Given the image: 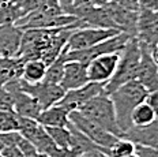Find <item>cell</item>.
I'll use <instances>...</instances> for the list:
<instances>
[{
    "label": "cell",
    "mask_w": 158,
    "mask_h": 157,
    "mask_svg": "<svg viewBox=\"0 0 158 157\" xmlns=\"http://www.w3.org/2000/svg\"><path fill=\"white\" fill-rule=\"evenodd\" d=\"M147 93L149 91L138 81H131V82L124 83L123 86L116 89L112 94H109L114 107V112H116L117 126L123 134H126L132 127L131 113L136 108V105L143 103Z\"/></svg>",
    "instance_id": "cell-1"
},
{
    "label": "cell",
    "mask_w": 158,
    "mask_h": 157,
    "mask_svg": "<svg viewBox=\"0 0 158 157\" xmlns=\"http://www.w3.org/2000/svg\"><path fill=\"white\" fill-rule=\"evenodd\" d=\"M140 62V47L136 37H131L126 44L124 49L120 53V60L116 67V71L112 75V78L105 83L104 93L112 94L116 89L123 86L124 83L136 81L138 67Z\"/></svg>",
    "instance_id": "cell-2"
},
{
    "label": "cell",
    "mask_w": 158,
    "mask_h": 157,
    "mask_svg": "<svg viewBox=\"0 0 158 157\" xmlns=\"http://www.w3.org/2000/svg\"><path fill=\"white\" fill-rule=\"evenodd\" d=\"M78 112L82 113L87 119H90L95 124H98L100 127H102L104 130L109 131L110 134L118 137V138H124V134L121 133V130L117 126L113 103L108 94L102 93L93 97L79 108Z\"/></svg>",
    "instance_id": "cell-3"
},
{
    "label": "cell",
    "mask_w": 158,
    "mask_h": 157,
    "mask_svg": "<svg viewBox=\"0 0 158 157\" xmlns=\"http://www.w3.org/2000/svg\"><path fill=\"white\" fill-rule=\"evenodd\" d=\"M131 38L130 34L127 33H117L113 37L108 38L100 44L94 45V47L86 48V49H79V51H65L64 48V59L65 62H79L82 64H87L95 57L102 56L106 53H120L124 49L126 44Z\"/></svg>",
    "instance_id": "cell-4"
},
{
    "label": "cell",
    "mask_w": 158,
    "mask_h": 157,
    "mask_svg": "<svg viewBox=\"0 0 158 157\" xmlns=\"http://www.w3.org/2000/svg\"><path fill=\"white\" fill-rule=\"evenodd\" d=\"M57 29H30L23 32L22 44L19 55L22 59L31 60V59H41L49 48L53 34Z\"/></svg>",
    "instance_id": "cell-5"
},
{
    "label": "cell",
    "mask_w": 158,
    "mask_h": 157,
    "mask_svg": "<svg viewBox=\"0 0 158 157\" xmlns=\"http://www.w3.org/2000/svg\"><path fill=\"white\" fill-rule=\"evenodd\" d=\"M70 123L79 133H82L86 138H89L93 143H95L100 148L109 149L114 143L117 142L118 137L110 134L109 131L104 130L102 127H100L98 124H95L94 122H91L90 119L85 117L82 113H79L78 111L70 113Z\"/></svg>",
    "instance_id": "cell-6"
},
{
    "label": "cell",
    "mask_w": 158,
    "mask_h": 157,
    "mask_svg": "<svg viewBox=\"0 0 158 157\" xmlns=\"http://www.w3.org/2000/svg\"><path fill=\"white\" fill-rule=\"evenodd\" d=\"M16 85H18V89L21 91H25V93L30 94L31 97H34L42 109L56 105L65 94V90L60 85L47 83L44 81L38 83H27L22 78H19L16 81Z\"/></svg>",
    "instance_id": "cell-7"
},
{
    "label": "cell",
    "mask_w": 158,
    "mask_h": 157,
    "mask_svg": "<svg viewBox=\"0 0 158 157\" xmlns=\"http://www.w3.org/2000/svg\"><path fill=\"white\" fill-rule=\"evenodd\" d=\"M120 33L116 29H100V28H82L74 30L65 45V51H79L94 47L108 38Z\"/></svg>",
    "instance_id": "cell-8"
},
{
    "label": "cell",
    "mask_w": 158,
    "mask_h": 157,
    "mask_svg": "<svg viewBox=\"0 0 158 157\" xmlns=\"http://www.w3.org/2000/svg\"><path fill=\"white\" fill-rule=\"evenodd\" d=\"M18 79H14V81H11V82L4 85V87L12 96L14 113L18 116H22V117H29V119L37 120L38 115L42 111V108L34 97H31L30 94L25 93V91H21L18 89V85H16V81Z\"/></svg>",
    "instance_id": "cell-9"
},
{
    "label": "cell",
    "mask_w": 158,
    "mask_h": 157,
    "mask_svg": "<svg viewBox=\"0 0 158 157\" xmlns=\"http://www.w3.org/2000/svg\"><path fill=\"white\" fill-rule=\"evenodd\" d=\"M121 53V52H120ZM120 53H106L95 57L87 64V78L89 82L106 83L116 71L120 60Z\"/></svg>",
    "instance_id": "cell-10"
},
{
    "label": "cell",
    "mask_w": 158,
    "mask_h": 157,
    "mask_svg": "<svg viewBox=\"0 0 158 157\" xmlns=\"http://www.w3.org/2000/svg\"><path fill=\"white\" fill-rule=\"evenodd\" d=\"M104 83H95V82H89L85 86L78 87V89L67 90L64 97L59 101V105H63L67 108L70 112L78 111L83 104H86L89 100L98 94L104 93Z\"/></svg>",
    "instance_id": "cell-11"
},
{
    "label": "cell",
    "mask_w": 158,
    "mask_h": 157,
    "mask_svg": "<svg viewBox=\"0 0 158 157\" xmlns=\"http://www.w3.org/2000/svg\"><path fill=\"white\" fill-rule=\"evenodd\" d=\"M140 47V62L138 67L136 81L147 91L158 90V66L151 57V49L139 44Z\"/></svg>",
    "instance_id": "cell-12"
},
{
    "label": "cell",
    "mask_w": 158,
    "mask_h": 157,
    "mask_svg": "<svg viewBox=\"0 0 158 157\" xmlns=\"http://www.w3.org/2000/svg\"><path fill=\"white\" fill-rule=\"evenodd\" d=\"M23 30L15 23L0 25V57H18Z\"/></svg>",
    "instance_id": "cell-13"
},
{
    "label": "cell",
    "mask_w": 158,
    "mask_h": 157,
    "mask_svg": "<svg viewBox=\"0 0 158 157\" xmlns=\"http://www.w3.org/2000/svg\"><path fill=\"white\" fill-rule=\"evenodd\" d=\"M89 83L87 78V66L79 62H65L64 64V74L60 86L67 91L72 89L85 86Z\"/></svg>",
    "instance_id": "cell-14"
},
{
    "label": "cell",
    "mask_w": 158,
    "mask_h": 157,
    "mask_svg": "<svg viewBox=\"0 0 158 157\" xmlns=\"http://www.w3.org/2000/svg\"><path fill=\"white\" fill-rule=\"evenodd\" d=\"M124 138L130 139L135 145L158 149V119L146 127H131L124 134Z\"/></svg>",
    "instance_id": "cell-15"
},
{
    "label": "cell",
    "mask_w": 158,
    "mask_h": 157,
    "mask_svg": "<svg viewBox=\"0 0 158 157\" xmlns=\"http://www.w3.org/2000/svg\"><path fill=\"white\" fill-rule=\"evenodd\" d=\"M70 111L63 105H52L42 109L37 117V122L44 127H68L70 126Z\"/></svg>",
    "instance_id": "cell-16"
},
{
    "label": "cell",
    "mask_w": 158,
    "mask_h": 157,
    "mask_svg": "<svg viewBox=\"0 0 158 157\" xmlns=\"http://www.w3.org/2000/svg\"><path fill=\"white\" fill-rule=\"evenodd\" d=\"M25 59L18 57H0V86L22 78Z\"/></svg>",
    "instance_id": "cell-17"
},
{
    "label": "cell",
    "mask_w": 158,
    "mask_h": 157,
    "mask_svg": "<svg viewBox=\"0 0 158 157\" xmlns=\"http://www.w3.org/2000/svg\"><path fill=\"white\" fill-rule=\"evenodd\" d=\"M27 141L34 145L38 155H48L52 157L55 155L56 150H57V146H56L53 143V141L51 139V137H49V134L47 133L45 127L41 126L40 123H38V127L35 129V131L33 133V135Z\"/></svg>",
    "instance_id": "cell-18"
},
{
    "label": "cell",
    "mask_w": 158,
    "mask_h": 157,
    "mask_svg": "<svg viewBox=\"0 0 158 157\" xmlns=\"http://www.w3.org/2000/svg\"><path fill=\"white\" fill-rule=\"evenodd\" d=\"M47 64L41 59H31L26 60L23 71H22V79L27 83H38L42 82L47 73Z\"/></svg>",
    "instance_id": "cell-19"
},
{
    "label": "cell",
    "mask_w": 158,
    "mask_h": 157,
    "mask_svg": "<svg viewBox=\"0 0 158 157\" xmlns=\"http://www.w3.org/2000/svg\"><path fill=\"white\" fill-rule=\"evenodd\" d=\"M157 120L154 112L146 103H140L131 113V124L132 127H146Z\"/></svg>",
    "instance_id": "cell-20"
},
{
    "label": "cell",
    "mask_w": 158,
    "mask_h": 157,
    "mask_svg": "<svg viewBox=\"0 0 158 157\" xmlns=\"http://www.w3.org/2000/svg\"><path fill=\"white\" fill-rule=\"evenodd\" d=\"M64 64H65V59H64V51H63L60 53V56L47 67L44 82L52 83V85H60L64 74Z\"/></svg>",
    "instance_id": "cell-21"
},
{
    "label": "cell",
    "mask_w": 158,
    "mask_h": 157,
    "mask_svg": "<svg viewBox=\"0 0 158 157\" xmlns=\"http://www.w3.org/2000/svg\"><path fill=\"white\" fill-rule=\"evenodd\" d=\"M47 133L49 134L53 143L60 149H70L71 148V131L68 127H45Z\"/></svg>",
    "instance_id": "cell-22"
},
{
    "label": "cell",
    "mask_w": 158,
    "mask_h": 157,
    "mask_svg": "<svg viewBox=\"0 0 158 157\" xmlns=\"http://www.w3.org/2000/svg\"><path fill=\"white\" fill-rule=\"evenodd\" d=\"M135 148H136V145L134 142H131L130 139L118 138L117 142L112 148L108 149L106 155L109 157H126L131 153H135Z\"/></svg>",
    "instance_id": "cell-23"
},
{
    "label": "cell",
    "mask_w": 158,
    "mask_h": 157,
    "mask_svg": "<svg viewBox=\"0 0 158 157\" xmlns=\"http://www.w3.org/2000/svg\"><path fill=\"white\" fill-rule=\"evenodd\" d=\"M19 120L18 115L8 111H0V133L18 131Z\"/></svg>",
    "instance_id": "cell-24"
},
{
    "label": "cell",
    "mask_w": 158,
    "mask_h": 157,
    "mask_svg": "<svg viewBox=\"0 0 158 157\" xmlns=\"http://www.w3.org/2000/svg\"><path fill=\"white\" fill-rule=\"evenodd\" d=\"M0 111L14 112V103H12L11 93L4 86H0Z\"/></svg>",
    "instance_id": "cell-25"
},
{
    "label": "cell",
    "mask_w": 158,
    "mask_h": 157,
    "mask_svg": "<svg viewBox=\"0 0 158 157\" xmlns=\"http://www.w3.org/2000/svg\"><path fill=\"white\" fill-rule=\"evenodd\" d=\"M18 148L21 149L23 157H35V156H38V152H37V149L34 148V145H33L31 142H29L27 139H25L23 137H22L21 141L18 142Z\"/></svg>",
    "instance_id": "cell-26"
},
{
    "label": "cell",
    "mask_w": 158,
    "mask_h": 157,
    "mask_svg": "<svg viewBox=\"0 0 158 157\" xmlns=\"http://www.w3.org/2000/svg\"><path fill=\"white\" fill-rule=\"evenodd\" d=\"M144 103L151 108V111H153L156 117L158 119V90L149 91L147 96H146V99H144Z\"/></svg>",
    "instance_id": "cell-27"
},
{
    "label": "cell",
    "mask_w": 158,
    "mask_h": 157,
    "mask_svg": "<svg viewBox=\"0 0 158 157\" xmlns=\"http://www.w3.org/2000/svg\"><path fill=\"white\" fill-rule=\"evenodd\" d=\"M0 156H2V157H23L21 149L18 148V145L6 146V148L0 152Z\"/></svg>",
    "instance_id": "cell-28"
},
{
    "label": "cell",
    "mask_w": 158,
    "mask_h": 157,
    "mask_svg": "<svg viewBox=\"0 0 158 157\" xmlns=\"http://www.w3.org/2000/svg\"><path fill=\"white\" fill-rule=\"evenodd\" d=\"M135 152L138 153L139 157H158V149H151V148H146V146L136 145Z\"/></svg>",
    "instance_id": "cell-29"
},
{
    "label": "cell",
    "mask_w": 158,
    "mask_h": 157,
    "mask_svg": "<svg viewBox=\"0 0 158 157\" xmlns=\"http://www.w3.org/2000/svg\"><path fill=\"white\" fill-rule=\"evenodd\" d=\"M140 10H150V11H158V0H136Z\"/></svg>",
    "instance_id": "cell-30"
},
{
    "label": "cell",
    "mask_w": 158,
    "mask_h": 157,
    "mask_svg": "<svg viewBox=\"0 0 158 157\" xmlns=\"http://www.w3.org/2000/svg\"><path fill=\"white\" fill-rule=\"evenodd\" d=\"M112 2L117 3L118 6H121V7L127 8V10H131V11H136L139 12V6H138L136 0H112Z\"/></svg>",
    "instance_id": "cell-31"
},
{
    "label": "cell",
    "mask_w": 158,
    "mask_h": 157,
    "mask_svg": "<svg viewBox=\"0 0 158 157\" xmlns=\"http://www.w3.org/2000/svg\"><path fill=\"white\" fill-rule=\"evenodd\" d=\"M52 157H81V155L77 152L75 149H60L57 148V150L55 152V155Z\"/></svg>",
    "instance_id": "cell-32"
},
{
    "label": "cell",
    "mask_w": 158,
    "mask_h": 157,
    "mask_svg": "<svg viewBox=\"0 0 158 157\" xmlns=\"http://www.w3.org/2000/svg\"><path fill=\"white\" fill-rule=\"evenodd\" d=\"M81 157H109L108 155H105L101 150H91V152H87L85 155H82Z\"/></svg>",
    "instance_id": "cell-33"
},
{
    "label": "cell",
    "mask_w": 158,
    "mask_h": 157,
    "mask_svg": "<svg viewBox=\"0 0 158 157\" xmlns=\"http://www.w3.org/2000/svg\"><path fill=\"white\" fill-rule=\"evenodd\" d=\"M151 57H153L154 63L158 66V44L154 45V47L151 48Z\"/></svg>",
    "instance_id": "cell-34"
},
{
    "label": "cell",
    "mask_w": 158,
    "mask_h": 157,
    "mask_svg": "<svg viewBox=\"0 0 158 157\" xmlns=\"http://www.w3.org/2000/svg\"><path fill=\"white\" fill-rule=\"evenodd\" d=\"M4 149V142H3V138H2V133H0V152Z\"/></svg>",
    "instance_id": "cell-35"
},
{
    "label": "cell",
    "mask_w": 158,
    "mask_h": 157,
    "mask_svg": "<svg viewBox=\"0 0 158 157\" xmlns=\"http://www.w3.org/2000/svg\"><path fill=\"white\" fill-rule=\"evenodd\" d=\"M126 157H139V156H138V153L135 152V153H131V155H128V156H126Z\"/></svg>",
    "instance_id": "cell-36"
},
{
    "label": "cell",
    "mask_w": 158,
    "mask_h": 157,
    "mask_svg": "<svg viewBox=\"0 0 158 157\" xmlns=\"http://www.w3.org/2000/svg\"><path fill=\"white\" fill-rule=\"evenodd\" d=\"M38 157H51V156H48V155H38Z\"/></svg>",
    "instance_id": "cell-37"
},
{
    "label": "cell",
    "mask_w": 158,
    "mask_h": 157,
    "mask_svg": "<svg viewBox=\"0 0 158 157\" xmlns=\"http://www.w3.org/2000/svg\"><path fill=\"white\" fill-rule=\"evenodd\" d=\"M35 157H38V156H35Z\"/></svg>",
    "instance_id": "cell-38"
},
{
    "label": "cell",
    "mask_w": 158,
    "mask_h": 157,
    "mask_svg": "<svg viewBox=\"0 0 158 157\" xmlns=\"http://www.w3.org/2000/svg\"><path fill=\"white\" fill-rule=\"evenodd\" d=\"M157 14H158V11H157Z\"/></svg>",
    "instance_id": "cell-39"
},
{
    "label": "cell",
    "mask_w": 158,
    "mask_h": 157,
    "mask_svg": "<svg viewBox=\"0 0 158 157\" xmlns=\"http://www.w3.org/2000/svg\"><path fill=\"white\" fill-rule=\"evenodd\" d=\"M0 157H2V156H0Z\"/></svg>",
    "instance_id": "cell-40"
}]
</instances>
